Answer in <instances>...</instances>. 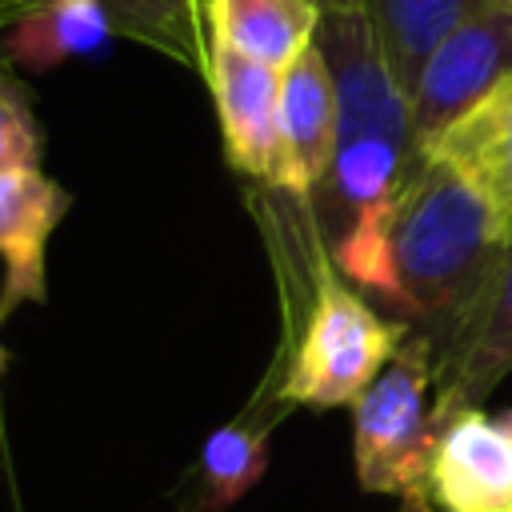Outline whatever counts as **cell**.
<instances>
[{
	"label": "cell",
	"instance_id": "17",
	"mask_svg": "<svg viewBox=\"0 0 512 512\" xmlns=\"http://www.w3.org/2000/svg\"><path fill=\"white\" fill-rule=\"evenodd\" d=\"M40 124L24 88L0 72V172L12 168H40Z\"/></svg>",
	"mask_w": 512,
	"mask_h": 512
},
{
	"label": "cell",
	"instance_id": "9",
	"mask_svg": "<svg viewBox=\"0 0 512 512\" xmlns=\"http://www.w3.org/2000/svg\"><path fill=\"white\" fill-rule=\"evenodd\" d=\"M72 196L40 168L0 172V324L48 296V240L60 228Z\"/></svg>",
	"mask_w": 512,
	"mask_h": 512
},
{
	"label": "cell",
	"instance_id": "16",
	"mask_svg": "<svg viewBox=\"0 0 512 512\" xmlns=\"http://www.w3.org/2000/svg\"><path fill=\"white\" fill-rule=\"evenodd\" d=\"M112 32L108 12L96 0H44L24 8L8 28L12 52L32 68H52L72 56H92Z\"/></svg>",
	"mask_w": 512,
	"mask_h": 512
},
{
	"label": "cell",
	"instance_id": "20",
	"mask_svg": "<svg viewBox=\"0 0 512 512\" xmlns=\"http://www.w3.org/2000/svg\"><path fill=\"white\" fill-rule=\"evenodd\" d=\"M0 376H4V348H0Z\"/></svg>",
	"mask_w": 512,
	"mask_h": 512
},
{
	"label": "cell",
	"instance_id": "12",
	"mask_svg": "<svg viewBox=\"0 0 512 512\" xmlns=\"http://www.w3.org/2000/svg\"><path fill=\"white\" fill-rule=\"evenodd\" d=\"M208 44H224L248 60L284 72L320 32L316 0H208Z\"/></svg>",
	"mask_w": 512,
	"mask_h": 512
},
{
	"label": "cell",
	"instance_id": "11",
	"mask_svg": "<svg viewBox=\"0 0 512 512\" xmlns=\"http://www.w3.org/2000/svg\"><path fill=\"white\" fill-rule=\"evenodd\" d=\"M424 152L456 164L484 192L512 236V76L448 124Z\"/></svg>",
	"mask_w": 512,
	"mask_h": 512
},
{
	"label": "cell",
	"instance_id": "14",
	"mask_svg": "<svg viewBox=\"0 0 512 512\" xmlns=\"http://www.w3.org/2000/svg\"><path fill=\"white\" fill-rule=\"evenodd\" d=\"M24 8L44 0H20ZM112 32L168 56L180 68H192L208 80V24H204V0H96Z\"/></svg>",
	"mask_w": 512,
	"mask_h": 512
},
{
	"label": "cell",
	"instance_id": "15",
	"mask_svg": "<svg viewBox=\"0 0 512 512\" xmlns=\"http://www.w3.org/2000/svg\"><path fill=\"white\" fill-rule=\"evenodd\" d=\"M272 424L256 420H232L216 428L196 464V492L184 504L188 512H228L236 500H244L268 472L272 456Z\"/></svg>",
	"mask_w": 512,
	"mask_h": 512
},
{
	"label": "cell",
	"instance_id": "21",
	"mask_svg": "<svg viewBox=\"0 0 512 512\" xmlns=\"http://www.w3.org/2000/svg\"><path fill=\"white\" fill-rule=\"evenodd\" d=\"M408 512H432V508H408Z\"/></svg>",
	"mask_w": 512,
	"mask_h": 512
},
{
	"label": "cell",
	"instance_id": "3",
	"mask_svg": "<svg viewBox=\"0 0 512 512\" xmlns=\"http://www.w3.org/2000/svg\"><path fill=\"white\" fill-rule=\"evenodd\" d=\"M436 352L420 332L396 348L384 372L352 404V460L364 492L400 496L408 508L428 504L436 424Z\"/></svg>",
	"mask_w": 512,
	"mask_h": 512
},
{
	"label": "cell",
	"instance_id": "7",
	"mask_svg": "<svg viewBox=\"0 0 512 512\" xmlns=\"http://www.w3.org/2000/svg\"><path fill=\"white\" fill-rule=\"evenodd\" d=\"M512 372V244L436 356V424L480 408Z\"/></svg>",
	"mask_w": 512,
	"mask_h": 512
},
{
	"label": "cell",
	"instance_id": "4",
	"mask_svg": "<svg viewBox=\"0 0 512 512\" xmlns=\"http://www.w3.org/2000/svg\"><path fill=\"white\" fill-rule=\"evenodd\" d=\"M408 332V320H384L360 296V288H352L336 272L332 256L320 252L312 304L292 364L280 380V400L304 408L356 404L360 392L384 372V364L408 340Z\"/></svg>",
	"mask_w": 512,
	"mask_h": 512
},
{
	"label": "cell",
	"instance_id": "18",
	"mask_svg": "<svg viewBox=\"0 0 512 512\" xmlns=\"http://www.w3.org/2000/svg\"><path fill=\"white\" fill-rule=\"evenodd\" d=\"M24 16V4L20 0H0V36H8V28Z\"/></svg>",
	"mask_w": 512,
	"mask_h": 512
},
{
	"label": "cell",
	"instance_id": "6",
	"mask_svg": "<svg viewBox=\"0 0 512 512\" xmlns=\"http://www.w3.org/2000/svg\"><path fill=\"white\" fill-rule=\"evenodd\" d=\"M208 88L216 100L228 164L272 192H288V156L280 136V72L224 44H212Z\"/></svg>",
	"mask_w": 512,
	"mask_h": 512
},
{
	"label": "cell",
	"instance_id": "22",
	"mask_svg": "<svg viewBox=\"0 0 512 512\" xmlns=\"http://www.w3.org/2000/svg\"><path fill=\"white\" fill-rule=\"evenodd\" d=\"M204 4H208V0H204Z\"/></svg>",
	"mask_w": 512,
	"mask_h": 512
},
{
	"label": "cell",
	"instance_id": "8",
	"mask_svg": "<svg viewBox=\"0 0 512 512\" xmlns=\"http://www.w3.org/2000/svg\"><path fill=\"white\" fill-rule=\"evenodd\" d=\"M428 504L436 512H512V408H464L440 428Z\"/></svg>",
	"mask_w": 512,
	"mask_h": 512
},
{
	"label": "cell",
	"instance_id": "19",
	"mask_svg": "<svg viewBox=\"0 0 512 512\" xmlns=\"http://www.w3.org/2000/svg\"><path fill=\"white\" fill-rule=\"evenodd\" d=\"M320 8H364V0H316Z\"/></svg>",
	"mask_w": 512,
	"mask_h": 512
},
{
	"label": "cell",
	"instance_id": "2",
	"mask_svg": "<svg viewBox=\"0 0 512 512\" xmlns=\"http://www.w3.org/2000/svg\"><path fill=\"white\" fill-rule=\"evenodd\" d=\"M316 44L336 84V156L316 196L344 228L404 188L420 144L412 96L392 76L364 8H320Z\"/></svg>",
	"mask_w": 512,
	"mask_h": 512
},
{
	"label": "cell",
	"instance_id": "5",
	"mask_svg": "<svg viewBox=\"0 0 512 512\" xmlns=\"http://www.w3.org/2000/svg\"><path fill=\"white\" fill-rule=\"evenodd\" d=\"M504 76H512V0L472 12L424 60L412 88V128L420 156Z\"/></svg>",
	"mask_w": 512,
	"mask_h": 512
},
{
	"label": "cell",
	"instance_id": "13",
	"mask_svg": "<svg viewBox=\"0 0 512 512\" xmlns=\"http://www.w3.org/2000/svg\"><path fill=\"white\" fill-rule=\"evenodd\" d=\"M488 4L496 0H364V12L372 20V32L392 76L412 96L416 76L424 60L436 52V44Z\"/></svg>",
	"mask_w": 512,
	"mask_h": 512
},
{
	"label": "cell",
	"instance_id": "10",
	"mask_svg": "<svg viewBox=\"0 0 512 512\" xmlns=\"http://www.w3.org/2000/svg\"><path fill=\"white\" fill-rule=\"evenodd\" d=\"M280 136L288 156L284 196L308 208L336 156V84L316 40L280 72Z\"/></svg>",
	"mask_w": 512,
	"mask_h": 512
},
{
	"label": "cell",
	"instance_id": "1",
	"mask_svg": "<svg viewBox=\"0 0 512 512\" xmlns=\"http://www.w3.org/2000/svg\"><path fill=\"white\" fill-rule=\"evenodd\" d=\"M508 244L512 236L484 192L456 164L424 152L392 200V264L400 284L396 308L436 356Z\"/></svg>",
	"mask_w": 512,
	"mask_h": 512
}]
</instances>
